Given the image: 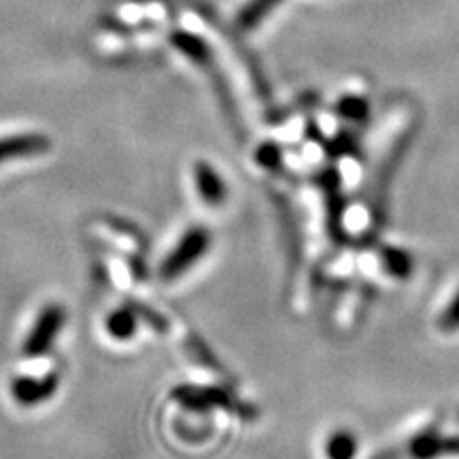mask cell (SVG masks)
Listing matches in <instances>:
<instances>
[{
  "label": "cell",
  "instance_id": "6da1fadb",
  "mask_svg": "<svg viewBox=\"0 0 459 459\" xmlns=\"http://www.w3.org/2000/svg\"><path fill=\"white\" fill-rule=\"evenodd\" d=\"M211 247V232L206 228L194 226L183 234L175 249L170 251V255L162 262L160 268V277L164 281H175L181 274H186L194 264L203 260L206 251Z\"/></svg>",
  "mask_w": 459,
  "mask_h": 459
},
{
  "label": "cell",
  "instance_id": "7a4b0ae2",
  "mask_svg": "<svg viewBox=\"0 0 459 459\" xmlns=\"http://www.w3.org/2000/svg\"><path fill=\"white\" fill-rule=\"evenodd\" d=\"M66 313L60 304H48L43 308L41 315H39L37 324L28 334L24 342V353L28 358H37V355H43L48 349L54 344L56 336L60 334L62 325H65Z\"/></svg>",
  "mask_w": 459,
  "mask_h": 459
},
{
  "label": "cell",
  "instance_id": "3957f363",
  "mask_svg": "<svg viewBox=\"0 0 459 459\" xmlns=\"http://www.w3.org/2000/svg\"><path fill=\"white\" fill-rule=\"evenodd\" d=\"M406 455L412 459H438L446 455H459V436H440L436 429L421 432L406 446Z\"/></svg>",
  "mask_w": 459,
  "mask_h": 459
},
{
  "label": "cell",
  "instance_id": "277c9868",
  "mask_svg": "<svg viewBox=\"0 0 459 459\" xmlns=\"http://www.w3.org/2000/svg\"><path fill=\"white\" fill-rule=\"evenodd\" d=\"M51 147L45 134H17L0 139V164L11 160H26L34 156H43Z\"/></svg>",
  "mask_w": 459,
  "mask_h": 459
},
{
  "label": "cell",
  "instance_id": "5b68a950",
  "mask_svg": "<svg viewBox=\"0 0 459 459\" xmlns=\"http://www.w3.org/2000/svg\"><path fill=\"white\" fill-rule=\"evenodd\" d=\"M194 183H196L198 196L209 206H221L228 198L226 179L209 162L194 164Z\"/></svg>",
  "mask_w": 459,
  "mask_h": 459
},
{
  "label": "cell",
  "instance_id": "8992f818",
  "mask_svg": "<svg viewBox=\"0 0 459 459\" xmlns=\"http://www.w3.org/2000/svg\"><path fill=\"white\" fill-rule=\"evenodd\" d=\"M57 387V375L51 372V375L43 378H30V377H20L11 381V394L13 398L24 406L39 404V402L51 398L56 394Z\"/></svg>",
  "mask_w": 459,
  "mask_h": 459
},
{
  "label": "cell",
  "instance_id": "52a82bcc",
  "mask_svg": "<svg viewBox=\"0 0 459 459\" xmlns=\"http://www.w3.org/2000/svg\"><path fill=\"white\" fill-rule=\"evenodd\" d=\"M170 41L177 49L181 51V54H186L189 60H194L196 65H203L206 68H213V66H211L209 45H206L200 37H196V34L177 30V32L170 34Z\"/></svg>",
  "mask_w": 459,
  "mask_h": 459
},
{
  "label": "cell",
  "instance_id": "ba28073f",
  "mask_svg": "<svg viewBox=\"0 0 459 459\" xmlns=\"http://www.w3.org/2000/svg\"><path fill=\"white\" fill-rule=\"evenodd\" d=\"M358 451V436L351 429H336V432L330 434L328 443H325V455H328V459H355Z\"/></svg>",
  "mask_w": 459,
  "mask_h": 459
},
{
  "label": "cell",
  "instance_id": "9c48e42d",
  "mask_svg": "<svg viewBox=\"0 0 459 459\" xmlns=\"http://www.w3.org/2000/svg\"><path fill=\"white\" fill-rule=\"evenodd\" d=\"M136 328H139V319H136L132 308H117L107 319L108 334L117 338V341H128V338L134 336Z\"/></svg>",
  "mask_w": 459,
  "mask_h": 459
},
{
  "label": "cell",
  "instance_id": "30bf717a",
  "mask_svg": "<svg viewBox=\"0 0 459 459\" xmlns=\"http://www.w3.org/2000/svg\"><path fill=\"white\" fill-rule=\"evenodd\" d=\"M381 262L385 266L387 274L395 279H409L412 273V257L406 251L395 249V247H385L381 251Z\"/></svg>",
  "mask_w": 459,
  "mask_h": 459
},
{
  "label": "cell",
  "instance_id": "8fae6325",
  "mask_svg": "<svg viewBox=\"0 0 459 459\" xmlns=\"http://www.w3.org/2000/svg\"><path fill=\"white\" fill-rule=\"evenodd\" d=\"M274 4V0H251L247 7L238 13V26L240 28H251L262 20V15L266 13Z\"/></svg>",
  "mask_w": 459,
  "mask_h": 459
},
{
  "label": "cell",
  "instance_id": "7c38bea8",
  "mask_svg": "<svg viewBox=\"0 0 459 459\" xmlns=\"http://www.w3.org/2000/svg\"><path fill=\"white\" fill-rule=\"evenodd\" d=\"M438 330L440 332H457L459 330V290L457 294L451 298V302L446 304V308L440 313L438 317Z\"/></svg>",
  "mask_w": 459,
  "mask_h": 459
},
{
  "label": "cell",
  "instance_id": "4fadbf2b",
  "mask_svg": "<svg viewBox=\"0 0 459 459\" xmlns=\"http://www.w3.org/2000/svg\"><path fill=\"white\" fill-rule=\"evenodd\" d=\"M255 160L257 164L264 166L266 170H277L281 166V149L277 145H273V143H268V145H262L257 149Z\"/></svg>",
  "mask_w": 459,
  "mask_h": 459
},
{
  "label": "cell",
  "instance_id": "5bb4252c",
  "mask_svg": "<svg viewBox=\"0 0 459 459\" xmlns=\"http://www.w3.org/2000/svg\"><path fill=\"white\" fill-rule=\"evenodd\" d=\"M341 113L344 117L353 119V122H358V119H364L366 113H368V108H366V102L361 99H344L341 102Z\"/></svg>",
  "mask_w": 459,
  "mask_h": 459
}]
</instances>
